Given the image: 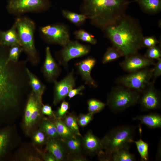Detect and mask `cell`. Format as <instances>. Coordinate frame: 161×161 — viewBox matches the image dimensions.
<instances>
[{
	"instance_id": "cell-1",
	"label": "cell",
	"mask_w": 161,
	"mask_h": 161,
	"mask_svg": "<svg viewBox=\"0 0 161 161\" xmlns=\"http://www.w3.org/2000/svg\"><path fill=\"white\" fill-rule=\"evenodd\" d=\"M113 44L126 57L138 52L142 47V28L134 18L126 14L114 24L103 30Z\"/></svg>"
},
{
	"instance_id": "cell-2",
	"label": "cell",
	"mask_w": 161,
	"mask_h": 161,
	"mask_svg": "<svg viewBox=\"0 0 161 161\" xmlns=\"http://www.w3.org/2000/svg\"><path fill=\"white\" fill-rule=\"evenodd\" d=\"M128 0H82L79 9L93 25L103 30L125 15Z\"/></svg>"
},
{
	"instance_id": "cell-3",
	"label": "cell",
	"mask_w": 161,
	"mask_h": 161,
	"mask_svg": "<svg viewBox=\"0 0 161 161\" xmlns=\"http://www.w3.org/2000/svg\"><path fill=\"white\" fill-rule=\"evenodd\" d=\"M136 128L135 126L126 125L112 129L101 139L102 149L111 157L114 151L121 148H129L132 143Z\"/></svg>"
},
{
	"instance_id": "cell-4",
	"label": "cell",
	"mask_w": 161,
	"mask_h": 161,
	"mask_svg": "<svg viewBox=\"0 0 161 161\" xmlns=\"http://www.w3.org/2000/svg\"><path fill=\"white\" fill-rule=\"evenodd\" d=\"M15 23L23 50L32 63H36L38 56L35 44L34 22L27 17L19 16L16 18Z\"/></svg>"
},
{
	"instance_id": "cell-5",
	"label": "cell",
	"mask_w": 161,
	"mask_h": 161,
	"mask_svg": "<svg viewBox=\"0 0 161 161\" xmlns=\"http://www.w3.org/2000/svg\"><path fill=\"white\" fill-rule=\"evenodd\" d=\"M139 93L123 86L113 88L107 95L106 105L114 113H118L138 103Z\"/></svg>"
},
{
	"instance_id": "cell-6",
	"label": "cell",
	"mask_w": 161,
	"mask_h": 161,
	"mask_svg": "<svg viewBox=\"0 0 161 161\" xmlns=\"http://www.w3.org/2000/svg\"><path fill=\"white\" fill-rule=\"evenodd\" d=\"M7 64L0 60V109L13 107L17 100L18 87Z\"/></svg>"
},
{
	"instance_id": "cell-7",
	"label": "cell",
	"mask_w": 161,
	"mask_h": 161,
	"mask_svg": "<svg viewBox=\"0 0 161 161\" xmlns=\"http://www.w3.org/2000/svg\"><path fill=\"white\" fill-rule=\"evenodd\" d=\"M40 35L47 43L64 47L71 40L69 28L63 23H57L40 27Z\"/></svg>"
},
{
	"instance_id": "cell-8",
	"label": "cell",
	"mask_w": 161,
	"mask_h": 161,
	"mask_svg": "<svg viewBox=\"0 0 161 161\" xmlns=\"http://www.w3.org/2000/svg\"><path fill=\"white\" fill-rule=\"evenodd\" d=\"M51 6L50 0H9L7 8L10 13L18 16L27 13L44 12Z\"/></svg>"
},
{
	"instance_id": "cell-9",
	"label": "cell",
	"mask_w": 161,
	"mask_h": 161,
	"mask_svg": "<svg viewBox=\"0 0 161 161\" xmlns=\"http://www.w3.org/2000/svg\"><path fill=\"white\" fill-rule=\"evenodd\" d=\"M152 69L146 68L120 77L116 82L122 86L142 93L152 78Z\"/></svg>"
},
{
	"instance_id": "cell-10",
	"label": "cell",
	"mask_w": 161,
	"mask_h": 161,
	"mask_svg": "<svg viewBox=\"0 0 161 161\" xmlns=\"http://www.w3.org/2000/svg\"><path fill=\"white\" fill-rule=\"evenodd\" d=\"M89 45L82 44L77 40H70L55 53L60 64L65 68L68 67L69 61L73 58L86 55L90 51Z\"/></svg>"
},
{
	"instance_id": "cell-11",
	"label": "cell",
	"mask_w": 161,
	"mask_h": 161,
	"mask_svg": "<svg viewBox=\"0 0 161 161\" xmlns=\"http://www.w3.org/2000/svg\"><path fill=\"white\" fill-rule=\"evenodd\" d=\"M155 81L150 82L140 96L138 103L142 111L156 110L161 107L160 93L154 86Z\"/></svg>"
},
{
	"instance_id": "cell-12",
	"label": "cell",
	"mask_w": 161,
	"mask_h": 161,
	"mask_svg": "<svg viewBox=\"0 0 161 161\" xmlns=\"http://www.w3.org/2000/svg\"><path fill=\"white\" fill-rule=\"evenodd\" d=\"M153 60L137 53L125 57V59L119 64L125 71L130 73L154 65Z\"/></svg>"
},
{
	"instance_id": "cell-13",
	"label": "cell",
	"mask_w": 161,
	"mask_h": 161,
	"mask_svg": "<svg viewBox=\"0 0 161 161\" xmlns=\"http://www.w3.org/2000/svg\"><path fill=\"white\" fill-rule=\"evenodd\" d=\"M74 70H72L63 79L59 81H55L53 103L56 105L67 96L71 89L75 86Z\"/></svg>"
},
{
	"instance_id": "cell-14",
	"label": "cell",
	"mask_w": 161,
	"mask_h": 161,
	"mask_svg": "<svg viewBox=\"0 0 161 161\" xmlns=\"http://www.w3.org/2000/svg\"><path fill=\"white\" fill-rule=\"evenodd\" d=\"M96 63V60L95 58L89 56L75 64L78 72L85 84L93 88L97 86V83L91 75L92 70Z\"/></svg>"
},
{
	"instance_id": "cell-15",
	"label": "cell",
	"mask_w": 161,
	"mask_h": 161,
	"mask_svg": "<svg viewBox=\"0 0 161 161\" xmlns=\"http://www.w3.org/2000/svg\"><path fill=\"white\" fill-rule=\"evenodd\" d=\"M43 71L47 80L51 82L56 80L61 72L60 67L53 58L49 47H47L45 49V58Z\"/></svg>"
},
{
	"instance_id": "cell-16",
	"label": "cell",
	"mask_w": 161,
	"mask_h": 161,
	"mask_svg": "<svg viewBox=\"0 0 161 161\" xmlns=\"http://www.w3.org/2000/svg\"><path fill=\"white\" fill-rule=\"evenodd\" d=\"M82 148L90 155L98 154L102 150L101 139L95 135L91 130L82 137Z\"/></svg>"
},
{
	"instance_id": "cell-17",
	"label": "cell",
	"mask_w": 161,
	"mask_h": 161,
	"mask_svg": "<svg viewBox=\"0 0 161 161\" xmlns=\"http://www.w3.org/2000/svg\"><path fill=\"white\" fill-rule=\"evenodd\" d=\"M46 149L54 156L56 161L67 159L68 153L60 139L49 138L47 141Z\"/></svg>"
},
{
	"instance_id": "cell-18",
	"label": "cell",
	"mask_w": 161,
	"mask_h": 161,
	"mask_svg": "<svg viewBox=\"0 0 161 161\" xmlns=\"http://www.w3.org/2000/svg\"><path fill=\"white\" fill-rule=\"evenodd\" d=\"M0 44L6 46L16 45L21 46L15 22L10 29L6 31L0 32Z\"/></svg>"
},
{
	"instance_id": "cell-19",
	"label": "cell",
	"mask_w": 161,
	"mask_h": 161,
	"mask_svg": "<svg viewBox=\"0 0 161 161\" xmlns=\"http://www.w3.org/2000/svg\"><path fill=\"white\" fill-rule=\"evenodd\" d=\"M134 120H138L150 129L161 127V115L155 113L139 115L133 118Z\"/></svg>"
},
{
	"instance_id": "cell-20",
	"label": "cell",
	"mask_w": 161,
	"mask_h": 161,
	"mask_svg": "<svg viewBox=\"0 0 161 161\" xmlns=\"http://www.w3.org/2000/svg\"><path fill=\"white\" fill-rule=\"evenodd\" d=\"M133 2H137L143 11L149 14H155L161 10V0H134Z\"/></svg>"
},
{
	"instance_id": "cell-21",
	"label": "cell",
	"mask_w": 161,
	"mask_h": 161,
	"mask_svg": "<svg viewBox=\"0 0 161 161\" xmlns=\"http://www.w3.org/2000/svg\"><path fill=\"white\" fill-rule=\"evenodd\" d=\"M26 71L32 92L38 101L42 103V97L45 88V86L28 68H26Z\"/></svg>"
},
{
	"instance_id": "cell-22",
	"label": "cell",
	"mask_w": 161,
	"mask_h": 161,
	"mask_svg": "<svg viewBox=\"0 0 161 161\" xmlns=\"http://www.w3.org/2000/svg\"><path fill=\"white\" fill-rule=\"evenodd\" d=\"M82 137L76 136L67 139H61L68 153L81 154L82 146Z\"/></svg>"
},
{
	"instance_id": "cell-23",
	"label": "cell",
	"mask_w": 161,
	"mask_h": 161,
	"mask_svg": "<svg viewBox=\"0 0 161 161\" xmlns=\"http://www.w3.org/2000/svg\"><path fill=\"white\" fill-rule=\"evenodd\" d=\"M61 13L64 17L78 27L82 26L87 19L86 16L84 14L78 13L68 10H62Z\"/></svg>"
},
{
	"instance_id": "cell-24",
	"label": "cell",
	"mask_w": 161,
	"mask_h": 161,
	"mask_svg": "<svg viewBox=\"0 0 161 161\" xmlns=\"http://www.w3.org/2000/svg\"><path fill=\"white\" fill-rule=\"evenodd\" d=\"M129 148H123L113 151L111 154V161H134L135 156L129 151Z\"/></svg>"
},
{
	"instance_id": "cell-25",
	"label": "cell",
	"mask_w": 161,
	"mask_h": 161,
	"mask_svg": "<svg viewBox=\"0 0 161 161\" xmlns=\"http://www.w3.org/2000/svg\"><path fill=\"white\" fill-rule=\"evenodd\" d=\"M54 124L60 139H65L76 136L66 125L62 120L55 118Z\"/></svg>"
},
{
	"instance_id": "cell-26",
	"label": "cell",
	"mask_w": 161,
	"mask_h": 161,
	"mask_svg": "<svg viewBox=\"0 0 161 161\" xmlns=\"http://www.w3.org/2000/svg\"><path fill=\"white\" fill-rule=\"evenodd\" d=\"M62 120L76 135L82 137L80 132L77 117L75 114L73 113H67Z\"/></svg>"
},
{
	"instance_id": "cell-27",
	"label": "cell",
	"mask_w": 161,
	"mask_h": 161,
	"mask_svg": "<svg viewBox=\"0 0 161 161\" xmlns=\"http://www.w3.org/2000/svg\"><path fill=\"white\" fill-rule=\"evenodd\" d=\"M139 131L140 138L138 140L135 141L133 140L132 143H134L137 146V151L141 157V160L146 161L148 160V143L144 142L142 139V130L140 126Z\"/></svg>"
},
{
	"instance_id": "cell-28",
	"label": "cell",
	"mask_w": 161,
	"mask_h": 161,
	"mask_svg": "<svg viewBox=\"0 0 161 161\" xmlns=\"http://www.w3.org/2000/svg\"><path fill=\"white\" fill-rule=\"evenodd\" d=\"M123 56L122 52L114 46L108 47L104 54L102 59V63L105 64L117 60Z\"/></svg>"
},
{
	"instance_id": "cell-29",
	"label": "cell",
	"mask_w": 161,
	"mask_h": 161,
	"mask_svg": "<svg viewBox=\"0 0 161 161\" xmlns=\"http://www.w3.org/2000/svg\"><path fill=\"white\" fill-rule=\"evenodd\" d=\"M42 130L49 138L58 139L60 138L54 123L47 119H45L42 122Z\"/></svg>"
},
{
	"instance_id": "cell-30",
	"label": "cell",
	"mask_w": 161,
	"mask_h": 161,
	"mask_svg": "<svg viewBox=\"0 0 161 161\" xmlns=\"http://www.w3.org/2000/svg\"><path fill=\"white\" fill-rule=\"evenodd\" d=\"M75 38L77 40L95 45L97 40L95 36L83 29L76 30L74 32Z\"/></svg>"
},
{
	"instance_id": "cell-31",
	"label": "cell",
	"mask_w": 161,
	"mask_h": 161,
	"mask_svg": "<svg viewBox=\"0 0 161 161\" xmlns=\"http://www.w3.org/2000/svg\"><path fill=\"white\" fill-rule=\"evenodd\" d=\"M89 113L94 114L100 112L105 108L106 104L101 101L92 98L87 101Z\"/></svg>"
},
{
	"instance_id": "cell-32",
	"label": "cell",
	"mask_w": 161,
	"mask_h": 161,
	"mask_svg": "<svg viewBox=\"0 0 161 161\" xmlns=\"http://www.w3.org/2000/svg\"><path fill=\"white\" fill-rule=\"evenodd\" d=\"M22 51H23V48L20 45H16L11 47L8 58L6 60V63L8 64L10 62H16Z\"/></svg>"
},
{
	"instance_id": "cell-33",
	"label": "cell",
	"mask_w": 161,
	"mask_h": 161,
	"mask_svg": "<svg viewBox=\"0 0 161 161\" xmlns=\"http://www.w3.org/2000/svg\"><path fill=\"white\" fill-rule=\"evenodd\" d=\"M9 140L10 136L8 132L0 131V157L5 152Z\"/></svg>"
},
{
	"instance_id": "cell-34",
	"label": "cell",
	"mask_w": 161,
	"mask_h": 161,
	"mask_svg": "<svg viewBox=\"0 0 161 161\" xmlns=\"http://www.w3.org/2000/svg\"><path fill=\"white\" fill-rule=\"evenodd\" d=\"M144 55L150 59H157L161 57L160 49L156 45L148 48Z\"/></svg>"
},
{
	"instance_id": "cell-35",
	"label": "cell",
	"mask_w": 161,
	"mask_h": 161,
	"mask_svg": "<svg viewBox=\"0 0 161 161\" xmlns=\"http://www.w3.org/2000/svg\"><path fill=\"white\" fill-rule=\"evenodd\" d=\"M69 108V103L63 100L55 114V118L62 120L67 113Z\"/></svg>"
},
{
	"instance_id": "cell-36",
	"label": "cell",
	"mask_w": 161,
	"mask_h": 161,
	"mask_svg": "<svg viewBox=\"0 0 161 161\" xmlns=\"http://www.w3.org/2000/svg\"><path fill=\"white\" fill-rule=\"evenodd\" d=\"M94 114L89 113L81 114L77 117V121L79 126L84 127L86 126L92 120Z\"/></svg>"
},
{
	"instance_id": "cell-37",
	"label": "cell",
	"mask_w": 161,
	"mask_h": 161,
	"mask_svg": "<svg viewBox=\"0 0 161 161\" xmlns=\"http://www.w3.org/2000/svg\"><path fill=\"white\" fill-rule=\"evenodd\" d=\"M160 42L154 36L144 37L142 40L143 47L148 48L156 45Z\"/></svg>"
},
{
	"instance_id": "cell-38",
	"label": "cell",
	"mask_w": 161,
	"mask_h": 161,
	"mask_svg": "<svg viewBox=\"0 0 161 161\" xmlns=\"http://www.w3.org/2000/svg\"><path fill=\"white\" fill-rule=\"evenodd\" d=\"M157 60V62L154 64V68L152 69V78L154 80L161 75V58H160Z\"/></svg>"
},
{
	"instance_id": "cell-39",
	"label": "cell",
	"mask_w": 161,
	"mask_h": 161,
	"mask_svg": "<svg viewBox=\"0 0 161 161\" xmlns=\"http://www.w3.org/2000/svg\"><path fill=\"white\" fill-rule=\"evenodd\" d=\"M46 135H47L42 130L38 131L34 136V141L35 143L38 144H42L46 140Z\"/></svg>"
},
{
	"instance_id": "cell-40",
	"label": "cell",
	"mask_w": 161,
	"mask_h": 161,
	"mask_svg": "<svg viewBox=\"0 0 161 161\" xmlns=\"http://www.w3.org/2000/svg\"><path fill=\"white\" fill-rule=\"evenodd\" d=\"M71 161H86L87 159L81 154L68 153L67 159Z\"/></svg>"
},
{
	"instance_id": "cell-41",
	"label": "cell",
	"mask_w": 161,
	"mask_h": 161,
	"mask_svg": "<svg viewBox=\"0 0 161 161\" xmlns=\"http://www.w3.org/2000/svg\"><path fill=\"white\" fill-rule=\"evenodd\" d=\"M41 112L42 113L51 117L55 118V114L52 111L51 107L48 105L42 104Z\"/></svg>"
},
{
	"instance_id": "cell-42",
	"label": "cell",
	"mask_w": 161,
	"mask_h": 161,
	"mask_svg": "<svg viewBox=\"0 0 161 161\" xmlns=\"http://www.w3.org/2000/svg\"><path fill=\"white\" fill-rule=\"evenodd\" d=\"M85 88L84 86L83 85H82L79 86L77 88H73L71 89L67 95L69 99L73 98L77 95H82L81 91L83 90Z\"/></svg>"
},
{
	"instance_id": "cell-43",
	"label": "cell",
	"mask_w": 161,
	"mask_h": 161,
	"mask_svg": "<svg viewBox=\"0 0 161 161\" xmlns=\"http://www.w3.org/2000/svg\"><path fill=\"white\" fill-rule=\"evenodd\" d=\"M42 156L44 160L46 161H55L56 159L54 156L50 153L43 154Z\"/></svg>"
}]
</instances>
